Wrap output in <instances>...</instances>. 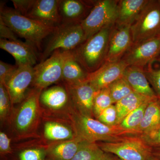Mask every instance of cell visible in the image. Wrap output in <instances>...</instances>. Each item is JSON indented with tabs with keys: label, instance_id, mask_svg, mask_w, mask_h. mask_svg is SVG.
<instances>
[{
	"label": "cell",
	"instance_id": "obj_24",
	"mask_svg": "<svg viewBox=\"0 0 160 160\" xmlns=\"http://www.w3.org/2000/svg\"><path fill=\"white\" fill-rule=\"evenodd\" d=\"M153 98L147 97L133 92L116 103L118 112L117 125H119L127 115L139 106L146 101Z\"/></svg>",
	"mask_w": 160,
	"mask_h": 160
},
{
	"label": "cell",
	"instance_id": "obj_32",
	"mask_svg": "<svg viewBox=\"0 0 160 160\" xmlns=\"http://www.w3.org/2000/svg\"><path fill=\"white\" fill-rule=\"evenodd\" d=\"M96 119L107 126L118 125V112L116 106L115 105H111L102 112Z\"/></svg>",
	"mask_w": 160,
	"mask_h": 160
},
{
	"label": "cell",
	"instance_id": "obj_9",
	"mask_svg": "<svg viewBox=\"0 0 160 160\" xmlns=\"http://www.w3.org/2000/svg\"><path fill=\"white\" fill-rule=\"evenodd\" d=\"M130 30L133 43L160 35V0H148Z\"/></svg>",
	"mask_w": 160,
	"mask_h": 160
},
{
	"label": "cell",
	"instance_id": "obj_3",
	"mask_svg": "<svg viewBox=\"0 0 160 160\" xmlns=\"http://www.w3.org/2000/svg\"><path fill=\"white\" fill-rule=\"evenodd\" d=\"M0 18L17 36L41 50L45 39L51 34L55 28L49 27L22 15L14 9L1 2Z\"/></svg>",
	"mask_w": 160,
	"mask_h": 160
},
{
	"label": "cell",
	"instance_id": "obj_37",
	"mask_svg": "<svg viewBox=\"0 0 160 160\" xmlns=\"http://www.w3.org/2000/svg\"><path fill=\"white\" fill-rule=\"evenodd\" d=\"M17 35L0 18V37L1 38L12 41H18Z\"/></svg>",
	"mask_w": 160,
	"mask_h": 160
},
{
	"label": "cell",
	"instance_id": "obj_1",
	"mask_svg": "<svg viewBox=\"0 0 160 160\" xmlns=\"http://www.w3.org/2000/svg\"><path fill=\"white\" fill-rule=\"evenodd\" d=\"M70 119L76 137L91 143L113 142L129 136L140 135L137 132L127 130L119 125L108 126L93 118L80 114L71 104Z\"/></svg>",
	"mask_w": 160,
	"mask_h": 160
},
{
	"label": "cell",
	"instance_id": "obj_25",
	"mask_svg": "<svg viewBox=\"0 0 160 160\" xmlns=\"http://www.w3.org/2000/svg\"><path fill=\"white\" fill-rule=\"evenodd\" d=\"M44 136L52 141L70 140L76 138L72 129L61 123L54 122H47L44 126Z\"/></svg>",
	"mask_w": 160,
	"mask_h": 160
},
{
	"label": "cell",
	"instance_id": "obj_5",
	"mask_svg": "<svg viewBox=\"0 0 160 160\" xmlns=\"http://www.w3.org/2000/svg\"><path fill=\"white\" fill-rule=\"evenodd\" d=\"M47 38L48 41L40 58L41 62L58 49L72 51L86 41L81 23H62Z\"/></svg>",
	"mask_w": 160,
	"mask_h": 160
},
{
	"label": "cell",
	"instance_id": "obj_41",
	"mask_svg": "<svg viewBox=\"0 0 160 160\" xmlns=\"http://www.w3.org/2000/svg\"><path fill=\"white\" fill-rule=\"evenodd\" d=\"M156 61H158V62H159L160 63V53Z\"/></svg>",
	"mask_w": 160,
	"mask_h": 160
},
{
	"label": "cell",
	"instance_id": "obj_11",
	"mask_svg": "<svg viewBox=\"0 0 160 160\" xmlns=\"http://www.w3.org/2000/svg\"><path fill=\"white\" fill-rule=\"evenodd\" d=\"M59 0H31L24 16L49 27L55 28L62 24Z\"/></svg>",
	"mask_w": 160,
	"mask_h": 160
},
{
	"label": "cell",
	"instance_id": "obj_17",
	"mask_svg": "<svg viewBox=\"0 0 160 160\" xmlns=\"http://www.w3.org/2000/svg\"><path fill=\"white\" fill-rule=\"evenodd\" d=\"M122 77L133 91L150 98L158 97L150 86L144 69L135 66H128L125 69Z\"/></svg>",
	"mask_w": 160,
	"mask_h": 160
},
{
	"label": "cell",
	"instance_id": "obj_34",
	"mask_svg": "<svg viewBox=\"0 0 160 160\" xmlns=\"http://www.w3.org/2000/svg\"><path fill=\"white\" fill-rule=\"evenodd\" d=\"M11 146V139L5 132H0V156L1 160H8L12 155Z\"/></svg>",
	"mask_w": 160,
	"mask_h": 160
},
{
	"label": "cell",
	"instance_id": "obj_7",
	"mask_svg": "<svg viewBox=\"0 0 160 160\" xmlns=\"http://www.w3.org/2000/svg\"><path fill=\"white\" fill-rule=\"evenodd\" d=\"M104 152L112 153L120 160H147L152 148L141 135L126 137L113 142H97Z\"/></svg>",
	"mask_w": 160,
	"mask_h": 160
},
{
	"label": "cell",
	"instance_id": "obj_18",
	"mask_svg": "<svg viewBox=\"0 0 160 160\" xmlns=\"http://www.w3.org/2000/svg\"><path fill=\"white\" fill-rule=\"evenodd\" d=\"M88 8L83 1L59 0V11L62 23H81L86 18Z\"/></svg>",
	"mask_w": 160,
	"mask_h": 160
},
{
	"label": "cell",
	"instance_id": "obj_27",
	"mask_svg": "<svg viewBox=\"0 0 160 160\" xmlns=\"http://www.w3.org/2000/svg\"><path fill=\"white\" fill-rule=\"evenodd\" d=\"M104 153L97 143L84 142L71 160H101Z\"/></svg>",
	"mask_w": 160,
	"mask_h": 160
},
{
	"label": "cell",
	"instance_id": "obj_38",
	"mask_svg": "<svg viewBox=\"0 0 160 160\" xmlns=\"http://www.w3.org/2000/svg\"><path fill=\"white\" fill-rule=\"evenodd\" d=\"M101 160H120L117 157L112 153L104 152Z\"/></svg>",
	"mask_w": 160,
	"mask_h": 160
},
{
	"label": "cell",
	"instance_id": "obj_6",
	"mask_svg": "<svg viewBox=\"0 0 160 160\" xmlns=\"http://www.w3.org/2000/svg\"><path fill=\"white\" fill-rule=\"evenodd\" d=\"M118 1L100 0L93 2V6L87 17L81 22L85 40L107 27L116 24Z\"/></svg>",
	"mask_w": 160,
	"mask_h": 160
},
{
	"label": "cell",
	"instance_id": "obj_16",
	"mask_svg": "<svg viewBox=\"0 0 160 160\" xmlns=\"http://www.w3.org/2000/svg\"><path fill=\"white\" fill-rule=\"evenodd\" d=\"M0 48L12 55L15 60L16 65L18 66H29L34 67L37 64L38 50L27 42L1 38Z\"/></svg>",
	"mask_w": 160,
	"mask_h": 160
},
{
	"label": "cell",
	"instance_id": "obj_20",
	"mask_svg": "<svg viewBox=\"0 0 160 160\" xmlns=\"http://www.w3.org/2000/svg\"><path fill=\"white\" fill-rule=\"evenodd\" d=\"M40 102L49 109L58 110L65 107L70 102V99L65 86L58 85L43 90Z\"/></svg>",
	"mask_w": 160,
	"mask_h": 160
},
{
	"label": "cell",
	"instance_id": "obj_31",
	"mask_svg": "<svg viewBox=\"0 0 160 160\" xmlns=\"http://www.w3.org/2000/svg\"><path fill=\"white\" fill-rule=\"evenodd\" d=\"M47 153L44 148H30L20 152L17 158L12 155L8 160H46Z\"/></svg>",
	"mask_w": 160,
	"mask_h": 160
},
{
	"label": "cell",
	"instance_id": "obj_12",
	"mask_svg": "<svg viewBox=\"0 0 160 160\" xmlns=\"http://www.w3.org/2000/svg\"><path fill=\"white\" fill-rule=\"evenodd\" d=\"M128 66L122 60L105 62L97 70L89 73L85 82L90 84L96 91L108 88L112 83L122 77Z\"/></svg>",
	"mask_w": 160,
	"mask_h": 160
},
{
	"label": "cell",
	"instance_id": "obj_21",
	"mask_svg": "<svg viewBox=\"0 0 160 160\" xmlns=\"http://www.w3.org/2000/svg\"><path fill=\"white\" fill-rule=\"evenodd\" d=\"M84 141L76 137L47 149L46 160H71Z\"/></svg>",
	"mask_w": 160,
	"mask_h": 160
},
{
	"label": "cell",
	"instance_id": "obj_19",
	"mask_svg": "<svg viewBox=\"0 0 160 160\" xmlns=\"http://www.w3.org/2000/svg\"><path fill=\"white\" fill-rule=\"evenodd\" d=\"M148 0H121L118 3L116 25L131 26Z\"/></svg>",
	"mask_w": 160,
	"mask_h": 160
},
{
	"label": "cell",
	"instance_id": "obj_22",
	"mask_svg": "<svg viewBox=\"0 0 160 160\" xmlns=\"http://www.w3.org/2000/svg\"><path fill=\"white\" fill-rule=\"evenodd\" d=\"M89 73L75 59L71 52L63 66L62 81L67 86L83 82L86 81Z\"/></svg>",
	"mask_w": 160,
	"mask_h": 160
},
{
	"label": "cell",
	"instance_id": "obj_35",
	"mask_svg": "<svg viewBox=\"0 0 160 160\" xmlns=\"http://www.w3.org/2000/svg\"><path fill=\"white\" fill-rule=\"evenodd\" d=\"M18 66L0 61V84L5 85L6 82L16 71Z\"/></svg>",
	"mask_w": 160,
	"mask_h": 160
},
{
	"label": "cell",
	"instance_id": "obj_39",
	"mask_svg": "<svg viewBox=\"0 0 160 160\" xmlns=\"http://www.w3.org/2000/svg\"><path fill=\"white\" fill-rule=\"evenodd\" d=\"M152 148V154L160 160V146Z\"/></svg>",
	"mask_w": 160,
	"mask_h": 160
},
{
	"label": "cell",
	"instance_id": "obj_33",
	"mask_svg": "<svg viewBox=\"0 0 160 160\" xmlns=\"http://www.w3.org/2000/svg\"><path fill=\"white\" fill-rule=\"evenodd\" d=\"M151 65L144 69V72L152 89L160 99V68L158 69H153Z\"/></svg>",
	"mask_w": 160,
	"mask_h": 160
},
{
	"label": "cell",
	"instance_id": "obj_23",
	"mask_svg": "<svg viewBox=\"0 0 160 160\" xmlns=\"http://www.w3.org/2000/svg\"><path fill=\"white\" fill-rule=\"evenodd\" d=\"M160 126V99L155 98L149 102L144 118L136 131L140 135L148 134Z\"/></svg>",
	"mask_w": 160,
	"mask_h": 160
},
{
	"label": "cell",
	"instance_id": "obj_14",
	"mask_svg": "<svg viewBox=\"0 0 160 160\" xmlns=\"http://www.w3.org/2000/svg\"><path fill=\"white\" fill-rule=\"evenodd\" d=\"M64 85V84H63ZM69 92L71 105L83 116L93 118V101L96 91L86 82L75 85H64Z\"/></svg>",
	"mask_w": 160,
	"mask_h": 160
},
{
	"label": "cell",
	"instance_id": "obj_36",
	"mask_svg": "<svg viewBox=\"0 0 160 160\" xmlns=\"http://www.w3.org/2000/svg\"><path fill=\"white\" fill-rule=\"evenodd\" d=\"M146 143L152 148L160 146V126L148 134L141 135Z\"/></svg>",
	"mask_w": 160,
	"mask_h": 160
},
{
	"label": "cell",
	"instance_id": "obj_30",
	"mask_svg": "<svg viewBox=\"0 0 160 160\" xmlns=\"http://www.w3.org/2000/svg\"><path fill=\"white\" fill-rule=\"evenodd\" d=\"M12 103L5 85L0 84V119L1 123L9 122L12 112Z\"/></svg>",
	"mask_w": 160,
	"mask_h": 160
},
{
	"label": "cell",
	"instance_id": "obj_40",
	"mask_svg": "<svg viewBox=\"0 0 160 160\" xmlns=\"http://www.w3.org/2000/svg\"><path fill=\"white\" fill-rule=\"evenodd\" d=\"M147 160H160L158 158H157L154 156L152 154Z\"/></svg>",
	"mask_w": 160,
	"mask_h": 160
},
{
	"label": "cell",
	"instance_id": "obj_15",
	"mask_svg": "<svg viewBox=\"0 0 160 160\" xmlns=\"http://www.w3.org/2000/svg\"><path fill=\"white\" fill-rule=\"evenodd\" d=\"M130 26H113L109 38L108 51L105 62H115L122 59L132 45Z\"/></svg>",
	"mask_w": 160,
	"mask_h": 160
},
{
	"label": "cell",
	"instance_id": "obj_26",
	"mask_svg": "<svg viewBox=\"0 0 160 160\" xmlns=\"http://www.w3.org/2000/svg\"><path fill=\"white\" fill-rule=\"evenodd\" d=\"M152 99L146 101L136 109L127 115L119 125L123 129L136 131L138 127L142 121L146 108L149 102Z\"/></svg>",
	"mask_w": 160,
	"mask_h": 160
},
{
	"label": "cell",
	"instance_id": "obj_13",
	"mask_svg": "<svg viewBox=\"0 0 160 160\" xmlns=\"http://www.w3.org/2000/svg\"><path fill=\"white\" fill-rule=\"evenodd\" d=\"M34 78L33 67L19 66L5 86L8 90L12 105L22 102L28 93Z\"/></svg>",
	"mask_w": 160,
	"mask_h": 160
},
{
	"label": "cell",
	"instance_id": "obj_29",
	"mask_svg": "<svg viewBox=\"0 0 160 160\" xmlns=\"http://www.w3.org/2000/svg\"><path fill=\"white\" fill-rule=\"evenodd\" d=\"M108 88L113 104H116L123 98L134 92L123 77L120 78L112 83Z\"/></svg>",
	"mask_w": 160,
	"mask_h": 160
},
{
	"label": "cell",
	"instance_id": "obj_10",
	"mask_svg": "<svg viewBox=\"0 0 160 160\" xmlns=\"http://www.w3.org/2000/svg\"><path fill=\"white\" fill-rule=\"evenodd\" d=\"M160 53V35L137 43H132L122 59L128 66L145 69L156 61Z\"/></svg>",
	"mask_w": 160,
	"mask_h": 160
},
{
	"label": "cell",
	"instance_id": "obj_2",
	"mask_svg": "<svg viewBox=\"0 0 160 160\" xmlns=\"http://www.w3.org/2000/svg\"><path fill=\"white\" fill-rule=\"evenodd\" d=\"M42 92L32 88L19 106L12 112L9 121L12 132L18 139L36 135L42 115L40 102Z\"/></svg>",
	"mask_w": 160,
	"mask_h": 160
},
{
	"label": "cell",
	"instance_id": "obj_8",
	"mask_svg": "<svg viewBox=\"0 0 160 160\" xmlns=\"http://www.w3.org/2000/svg\"><path fill=\"white\" fill-rule=\"evenodd\" d=\"M71 54V51L58 49L48 58L35 66L32 88L42 91L62 81L64 63Z\"/></svg>",
	"mask_w": 160,
	"mask_h": 160
},
{
	"label": "cell",
	"instance_id": "obj_4",
	"mask_svg": "<svg viewBox=\"0 0 160 160\" xmlns=\"http://www.w3.org/2000/svg\"><path fill=\"white\" fill-rule=\"evenodd\" d=\"M112 27L102 29L71 51L75 59L88 73L97 70L105 62Z\"/></svg>",
	"mask_w": 160,
	"mask_h": 160
},
{
	"label": "cell",
	"instance_id": "obj_28",
	"mask_svg": "<svg viewBox=\"0 0 160 160\" xmlns=\"http://www.w3.org/2000/svg\"><path fill=\"white\" fill-rule=\"evenodd\" d=\"M113 104L108 87L96 91L93 101L94 117L97 119L102 112Z\"/></svg>",
	"mask_w": 160,
	"mask_h": 160
}]
</instances>
